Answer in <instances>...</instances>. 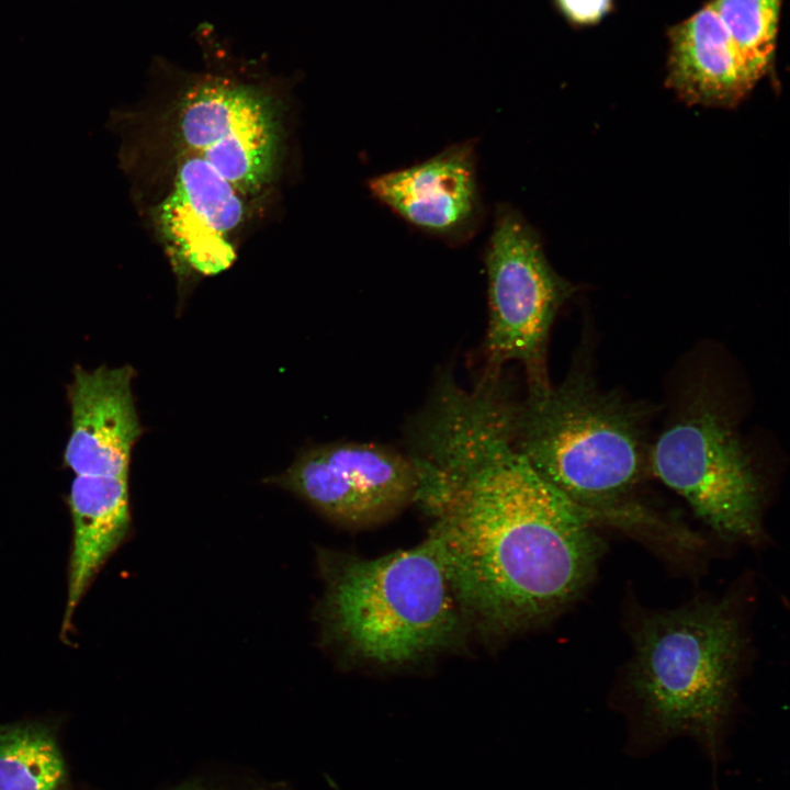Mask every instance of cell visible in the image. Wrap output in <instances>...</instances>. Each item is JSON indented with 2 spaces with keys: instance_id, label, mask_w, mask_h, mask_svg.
I'll list each match as a JSON object with an SVG mask.
<instances>
[{
  "instance_id": "2",
  "label": "cell",
  "mask_w": 790,
  "mask_h": 790,
  "mask_svg": "<svg viewBox=\"0 0 790 790\" xmlns=\"http://www.w3.org/2000/svg\"><path fill=\"white\" fill-rule=\"evenodd\" d=\"M644 413L573 369L516 402L514 438L534 470L598 522H647L633 496L648 464Z\"/></svg>"
},
{
  "instance_id": "13",
  "label": "cell",
  "mask_w": 790,
  "mask_h": 790,
  "mask_svg": "<svg viewBox=\"0 0 790 790\" xmlns=\"http://www.w3.org/2000/svg\"><path fill=\"white\" fill-rule=\"evenodd\" d=\"M69 503L74 538L64 633L95 575L128 531L127 478L77 475Z\"/></svg>"
},
{
  "instance_id": "9",
  "label": "cell",
  "mask_w": 790,
  "mask_h": 790,
  "mask_svg": "<svg viewBox=\"0 0 790 790\" xmlns=\"http://www.w3.org/2000/svg\"><path fill=\"white\" fill-rule=\"evenodd\" d=\"M240 194L207 162L182 154L172 188L153 217L160 240L178 266L202 275L232 266L236 252L230 238L245 214Z\"/></svg>"
},
{
  "instance_id": "6",
  "label": "cell",
  "mask_w": 790,
  "mask_h": 790,
  "mask_svg": "<svg viewBox=\"0 0 790 790\" xmlns=\"http://www.w3.org/2000/svg\"><path fill=\"white\" fill-rule=\"evenodd\" d=\"M485 264L484 372L498 373L505 363L517 361L527 372L528 390L549 385L548 339L560 307L574 291L572 284L552 269L533 228L509 205L496 211Z\"/></svg>"
},
{
  "instance_id": "5",
  "label": "cell",
  "mask_w": 790,
  "mask_h": 790,
  "mask_svg": "<svg viewBox=\"0 0 790 790\" xmlns=\"http://www.w3.org/2000/svg\"><path fill=\"white\" fill-rule=\"evenodd\" d=\"M652 472L721 537L763 539L761 484L727 417L698 398L648 450Z\"/></svg>"
},
{
  "instance_id": "15",
  "label": "cell",
  "mask_w": 790,
  "mask_h": 790,
  "mask_svg": "<svg viewBox=\"0 0 790 790\" xmlns=\"http://www.w3.org/2000/svg\"><path fill=\"white\" fill-rule=\"evenodd\" d=\"M734 47L760 80L771 68L782 0H711Z\"/></svg>"
},
{
  "instance_id": "3",
  "label": "cell",
  "mask_w": 790,
  "mask_h": 790,
  "mask_svg": "<svg viewBox=\"0 0 790 790\" xmlns=\"http://www.w3.org/2000/svg\"><path fill=\"white\" fill-rule=\"evenodd\" d=\"M745 641L729 596L642 617L628 685L650 731L658 738L691 737L715 754L734 704Z\"/></svg>"
},
{
  "instance_id": "11",
  "label": "cell",
  "mask_w": 790,
  "mask_h": 790,
  "mask_svg": "<svg viewBox=\"0 0 790 790\" xmlns=\"http://www.w3.org/2000/svg\"><path fill=\"white\" fill-rule=\"evenodd\" d=\"M372 194L411 225L445 237L464 235L481 211L472 142L452 145L417 165L379 174Z\"/></svg>"
},
{
  "instance_id": "8",
  "label": "cell",
  "mask_w": 790,
  "mask_h": 790,
  "mask_svg": "<svg viewBox=\"0 0 790 790\" xmlns=\"http://www.w3.org/2000/svg\"><path fill=\"white\" fill-rule=\"evenodd\" d=\"M271 483L351 528L394 517L415 500L418 478L407 454L366 442H335L304 450Z\"/></svg>"
},
{
  "instance_id": "17",
  "label": "cell",
  "mask_w": 790,
  "mask_h": 790,
  "mask_svg": "<svg viewBox=\"0 0 790 790\" xmlns=\"http://www.w3.org/2000/svg\"><path fill=\"white\" fill-rule=\"evenodd\" d=\"M169 790H289L282 783L192 779Z\"/></svg>"
},
{
  "instance_id": "4",
  "label": "cell",
  "mask_w": 790,
  "mask_h": 790,
  "mask_svg": "<svg viewBox=\"0 0 790 790\" xmlns=\"http://www.w3.org/2000/svg\"><path fill=\"white\" fill-rule=\"evenodd\" d=\"M326 614L345 650L377 667H400L452 646L465 620L431 537L376 558L328 568Z\"/></svg>"
},
{
  "instance_id": "7",
  "label": "cell",
  "mask_w": 790,
  "mask_h": 790,
  "mask_svg": "<svg viewBox=\"0 0 790 790\" xmlns=\"http://www.w3.org/2000/svg\"><path fill=\"white\" fill-rule=\"evenodd\" d=\"M177 138L183 155L207 162L241 194L271 181L281 144L273 103L262 92L214 79L183 95Z\"/></svg>"
},
{
  "instance_id": "16",
  "label": "cell",
  "mask_w": 790,
  "mask_h": 790,
  "mask_svg": "<svg viewBox=\"0 0 790 790\" xmlns=\"http://www.w3.org/2000/svg\"><path fill=\"white\" fill-rule=\"evenodd\" d=\"M554 4L571 25L587 27L600 23L610 13L613 0H554Z\"/></svg>"
},
{
  "instance_id": "1",
  "label": "cell",
  "mask_w": 790,
  "mask_h": 790,
  "mask_svg": "<svg viewBox=\"0 0 790 790\" xmlns=\"http://www.w3.org/2000/svg\"><path fill=\"white\" fill-rule=\"evenodd\" d=\"M516 402L499 381L440 379L409 428L416 503L465 621L508 635L553 618L591 582L597 519L544 479L514 438Z\"/></svg>"
},
{
  "instance_id": "14",
  "label": "cell",
  "mask_w": 790,
  "mask_h": 790,
  "mask_svg": "<svg viewBox=\"0 0 790 790\" xmlns=\"http://www.w3.org/2000/svg\"><path fill=\"white\" fill-rule=\"evenodd\" d=\"M66 764L49 727L0 725V790H64Z\"/></svg>"
},
{
  "instance_id": "12",
  "label": "cell",
  "mask_w": 790,
  "mask_h": 790,
  "mask_svg": "<svg viewBox=\"0 0 790 790\" xmlns=\"http://www.w3.org/2000/svg\"><path fill=\"white\" fill-rule=\"evenodd\" d=\"M667 37L666 83L687 102L735 105L759 81L709 2L669 27Z\"/></svg>"
},
{
  "instance_id": "10",
  "label": "cell",
  "mask_w": 790,
  "mask_h": 790,
  "mask_svg": "<svg viewBox=\"0 0 790 790\" xmlns=\"http://www.w3.org/2000/svg\"><path fill=\"white\" fill-rule=\"evenodd\" d=\"M74 376L65 463L77 475L127 478L132 450L143 432L132 394L133 368L77 366Z\"/></svg>"
}]
</instances>
